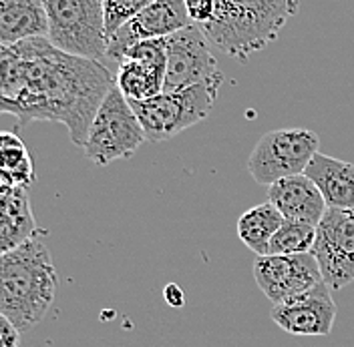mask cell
<instances>
[{
    "label": "cell",
    "instance_id": "cell-1",
    "mask_svg": "<svg viewBox=\"0 0 354 347\" xmlns=\"http://www.w3.org/2000/svg\"><path fill=\"white\" fill-rule=\"evenodd\" d=\"M15 50L10 115L21 127L35 121L61 123L73 145L83 149L97 110L117 85L115 75L99 61L59 50L46 37L22 41Z\"/></svg>",
    "mask_w": 354,
    "mask_h": 347
},
{
    "label": "cell",
    "instance_id": "cell-2",
    "mask_svg": "<svg viewBox=\"0 0 354 347\" xmlns=\"http://www.w3.org/2000/svg\"><path fill=\"white\" fill-rule=\"evenodd\" d=\"M39 229L17 249L0 255V311L22 331L43 321L55 301L59 275Z\"/></svg>",
    "mask_w": 354,
    "mask_h": 347
},
{
    "label": "cell",
    "instance_id": "cell-3",
    "mask_svg": "<svg viewBox=\"0 0 354 347\" xmlns=\"http://www.w3.org/2000/svg\"><path fill=\"white\" fill-rule=\"evenodd\" d=\"M298 8V0H216L214 21L199 28L221 52L248 63L254 52L278 39Z\"/></svg>",
    "mask_w": 354,
    "mask_h": 347
},
{
    "label": "cell",
    "instance_id": "cell-4",
    "mask_svg": "<svg viewBox=\"0 0 354 347\" xmlns=\"http://www.w3.org/2000/svg\"><path fill=\"white\" fill-rule=\"evenodd\" d=\"M221 83L223 79L181 90H163L153 99L129 103L145 130L147 141L161 143L207 119L216 105Z\"/></svg>",
    "mask_w": 354,
    "mask_h": 347
},
{
    "label": "cell",
    "instance_id": "cell-5",
    "mask_svg": "<svg viewBox=\"0 0 354 347\" xmlns=\"http://www.w3.org/2000/svg\"><path fill=\"white\" fill-rule=\"evenodd\" d=\"M48 34L59 50L91 61L107 59V32L101 0H43Z\"/></svg>",
    "mask_w": 354,
    "mask_h": 347
},
{
    "label": "cell",
    "instance_id": "cell-6",
    "mask_svg": "<svg viewBox=\"0 0 354 347\" xmlns=\"http://www.w3.org/2000/svg\"><path fill=\"white\" fill-rule=\"evenodd\" d=\"M145 141V130L131 103L115 85L91 123L83 147L85 157L97 165H109L113 161L133 157Z\"/></svg>",
    "mask_w": 354,
    "mask_h": 347
},
{
    "label": "cell",
    "instance_id": "cell-7",
    "mask_svg": "<svg viewBox=\"0 0 354 347\" xmlns=\"http://www.w3.org/2000/svg\"><path fill=\"white\" fill-rule=\"evenodd\" d=\"M320 139L310 129H276L266 132L248 159V173L258 185H274L280 179L306 173L318 155Z\"/></svg>",
    "mask_w": 354,
    "mask_h": 347
},
{
    "label": "cell",
    "instance_id": "cell-8",
    "mask_svg": "<svg viewBox=\"0 0 354 347\" xmlns=\"http://www.w3.org/2000/svg\"><path fill=\"white\" fill-rule=\"evenodd\" d=\"M330 289L354 281V209H326L310 249Z\"/></svg>",
    "mask_w": 354,
    "mask_h": 347
},
{
    "label": "cell",
    "instance_id": "cell-9",
    "mask_svg": "<svg viewBox=\"0 0 354 347\" xmlns=\"http://www.w3.org/2000/svg\"><path fill=\"white\" fill-rule=\"evenodd\" d=\"M167 43V72L163 90L181 88L220 81L223 72L214 57L212 43L198 24H189L183 30L165 39Z\"/></svg>",
    "mask_w": 354,
    "mask_h": 347
},
{
    "label": "cell",
    "instance_id": "cell-10",
    "mask_svg": "<svg viewBox=\"0 0 354 347\" xmlns=\"http://www.w3.org/2000/svg\"><path fill=\"white\" fill-rule=\"evenodd\" d=\"M254 279L274 305L298 297L324 281L312 253L260 255L254 261Z\"/></svg>",
    "mask_w": 354,
    "mask_h": 347
},
{
    "label": "cell",
    "instance_id": "cell-11",
    "mask_svg": "<svg viewBox=\"0 0 354 347\" xmlns=\"http://www.w3.org/2000/svg\"><path fill=\"white\" fill-rule=\"evenodd\" d=\"M189 24L192 21L185 8V0H153L137 17H133L127 24L111 34L107 59L119 65L125 61V54L133 44L149 39H167Z\"/></svg>",
    "mask_w": 354,
    "mask_h": 347
},
{
    "label": "cell",
    "instance_id": "cell-12",
    "mask_svg": "<svg viewBox=\"0 0 354 347\" xmlns=\"http://www.w3.org/2000/svg\"><path fill=\"white\" fill-rule=\"evenodd\" d=\"M167 72L165 39H149L133 44L125 61L119 63L115 81L127 101H147L163 92Z\"/></svg>",
    "mask_w": 354,
    "mask_h": 347
},
{
    "label": "cell",
    "instance_id": "cell-13",
    "mask_svg": "<svg viewBox=\"0 0 354 347\" xmlns=\"http://www.w3.org/2000/svg\"><path fill=\"white\" fill-rule=\"evenodd\" d=\"M272 321L290 335L324 337L330 335L336 319V304L326 283H318L306 293L276 304L270 311Z\"/></svg>",
    "mask_w": 354,
    "mask_h": 347
},
{
    "label": "cell",
    "instance_id": "cell-14",
    "mask_svg": "<svg viewBox=\"0 0 354 347\" xmlns=\"http://www.w3.org/2000/svg\"><path fill=\"white\" fill-rule=\"evenodd\" d=\"M268 201L284 219L318 225L326 213V201L308 175H294L276 181L268 189Z\"/></svg>",
    "mask_w": 354,
    "mask_h": 347
},
{
    "label": "cell",
    "instance_id": "cell-15",
    "mask_svg": "<svg viewBox=\"0 0 354 347\" xmlns=\"http://www.w3.org/2000/svg\"><path fill=\"white\" fill-rule=\"evenodd\" d=\"M304 175L316 183L328 209H354V163L318 152Z\"/></svg>",
    "mask_w": 354,
    "mask_h": 347
},
{
    "label": "cell",
    "instance_id": "cell-16",
    "mask_svg": "<svg viewBox=\"0 0 354 347\" xmlns=\"http://www.w3.org/2000/svg\"><path fill=\"white\" fill-rule=\"evenodd\" d=\"M48 34L43 0H0V44H15Z\"/></svg>",
    "mask_w": 354,
    "mask_h": 347
},
{
    "label": "cell",
    "instance_id": "cell-17",
    "mask_svg": "<svg viewBox=\"0 0 354 347\" xmlns=\"http://www.w3.org/2000/svg\"><path fill=\"white\" fill-rule=\"evenodd\" d=\"M39 231L24 187L0 195V255L17 249Z\"/></svg>",
    "mask_w": 354,
    "mask_h": 347
},
{
    "label": "cell",
    "instance_id": "cell-18",
    "mask_svg": "<svg viewBox=\"0 0 354 347\" xmlns=\"http://www.w3.org/2000/svg\"><path fill=\"white\" fill-rule=\"evenodd\" d=\"M284 223V215L270 203H260L238 219V237L258 257L270 253V241Z\"/></svg>",
    "mask_w": 354,
    "mask_h": 347
},
{
    "label": "cell",
    "instance_id": "cell-19",
    "mask_svg": "<svg viewBox=\"0 0 354 347\" xmlns=\"http://www.w3.org/2000/svg\"><path fill=\"white\" fill-rule=\"evenodd\" d=\"M0 169L15 177L17 185L28 189L35 181V161L17 132L0 130Z\"/></svg>",
    "mask_w": 354,
    "mask_h": 347
},
{
    "label": "cell",
    "instance_id": "cell-20",
    "mask_svg": "<svg viewBox=\"0 0 354 347\" xmlns=\"http://www.w3.org/2000/svg\"><path fill=\"white\" fill-rule=\"evenodd\" d=\"M316 241V225L284 219L282 227L270 241V253L268 255H298L310 253L312 245Z\"/></svg>",
    "mask_w": 354,
    "mask_h": 347
},
{
    "label": "cell",
    "instance_id": "cell-21",
    "mask_svg": "<svg viewBox=\"0 0 354 347\" xmlns=\"http://www.w3.org/2000/svg\"><path fill=\"white\" fill-rule=\"evenodd\" d=\"M103 2V14H105V32L109 39L113 32H117L123 24L137 17L145 6H149L153 0H101Z\"/></svg>",
    "mask_w": 354,
    "mask_h": 347
},
{
    "label": "cell",
    "instance_id": "cell-22",
    "mask_svg": "<svg viewBox=\"0 0 354 347\" xmlns=\"http://www.w3.org/2000/svg\"><path fill=\"white\" fill-rule=\"evenodd\" d=\"M185 8L192 24L205 26L216 17V0H185Z\"/></svg>",
    "mask_w": 354,
    "mask_h": 347
},
{
    "label": "cell",
    "instance_id": "cell-23",
    "mask_svg": "<svg viewBox=\"0 0 354 347\" xmlns=\"http://www.w3.org/2000/svg\"><path fill=\"white\" fill-rule=\"evenodd\" d=\"M0 347H21V329L0 311Z\"/></svg>",
    "mask_w": 354,
    "mask_h": 347
},
{
    "label": "cell",
    "instance_id": "cell-24",
    "mask_svg": "<svg viewBox=\"0 0 354 347\" xmlns=\"http://www.w3.org/2000/svg\"><path fill=\"white\" fill-rule=\"evenodd\" d=\"M163 297H165V301L171 305V307H183L185 305V295H183V289L176 285V283H169V285H165V289H163Z\"/></svg>",
    "mask_w": 354,
    "mask_h": 347
},
{
    "label": "cell",
    "instance_id": "cell-25",
    "mask_svg": "<svg viewBox=\"0 0 354 347\" xmlns=\"http://www.w3.org/2000/svg\"><path fill=\"white\" fill-rule=\"evenodd\" d=\"M17 187H19V185H17L15 177L8 173V171L0 169V195H2V193H8V191H12V189H17Z\"/></svg>",
    "mask_w": 354,
    "mask_h": 347
}]
</instances>
